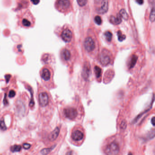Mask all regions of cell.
Wrapping results in <instances>:
<instances>
[{"label": "cell", "instance_id": "cell-9", "mask_svg": "<svg viewBox=\"0 0 155 155\" xmlns=\"http://www.w3.org/2000/svg\"><path fill=\"white\" fill-rule=\"evenodd\" d=\"M62 39L66 42H71L72 37V33L69 29L64 30L61 34Z\"/></svg>", "mask_w": 155, "mask_h": 155}, {"label": "cell", "instance_id": "cell-17", "mask_svg": "<svg viewBox=\"0 0 155 155\" xmlns=\"http://www.w3.org/2000/svg\"><path fill=\"white\" fill-rule=\"evenodd\" d=\"M56 145L53 146H51L50 148H44L42 150L40 151V153L42 155H46L49 153H50L51 151L53 150V149L55 148Z\"/></svg>", "mask_w": 155, "mask_h": 155}, {"label": "cell", "instance_id": "cell-33", "mask_svg": "<svg viewBox=\"0 0 155 155\" xmlns=\"http://www.w3.org/2000/svg\"><path fill=\"white\" fill-rule=\"evenodd\" d=\"M128 155H132V154H131V153H129V154H128Z\"/></svg>", "mask_w": 155, "mask_h": 155}, {"label": "cell", "instance_id": "cell-16", "mask_svg": "<svg viewBox=\"0 0 155 155\" xmlns=\"http://www.w3.org/2000/svg\"><path fill=\"white\" fill-rule=\"evenodd\" d=\"M137 57L136 55H133L131 58V60L130 61V64H129V67L130 68H132L134 67L135 64L137 63Z\"/></svg>", "mask_w": 155, "mask_h": 155}, {"label": "cell", "instance_id": "cell-4", "mask_svg": "<svg viewBox=\"0 0 155 155\" xmlns=\"http://www.w3.org/2000/svg\"><path fill=\"white\" fill-rule=\"evenodd\" d=\"M40 86V88H39V92L38 93V100L40 105L42 107H45L49 103V98L48 93L45 91H42V88Z\"/></svg>", "mask_w": 155, "mask_h": 155}, {"label": "cell", "instance_id": "cell-25", "mask_svg": "<svg viewBox=\"0 0 155 155\" xmlns=\"http://www.w3.org/2000/svg\"><path fill=\"white\" fill-rule=\"evenodd\" d=\"M94 20H95V22L97 25H100L102 23V19L99 16H96L94 19Z\"/></svg>", "mask_w": 155, "mask_h": 155}, {"label": "cell", "instance_id": "cell-24", "mask_svg": "<svg viewBox=\"0 0 155 155\" xmlns=\"http://www.w3.org/2000/svg\"><path fill=\"white\" fill-rule=\"evenodd\" d=\"M155 8L153 7L151 11V14L150 16V19L152 22H154L155 21Z\"/></svg>", "mask_w": 155, "mask_h": 155}, {"label": "cell", "instance_id": "cell-27", "mask_svg": "<svg viewBox=\"0 0 155 155\" xmlns=\"http://www.w3.org/2000/svg\"><path fill=\"white\" fill-rule=\"evenodd\" d=\"M16 95V92L14 90H11L9 92V94H8V96L10 98H13Z\"/></svg>", "mask_w": 155, "mask_h": 155}, {"label": "cell", "instance_id": "cell-6", "mask_svg": "<svg viewBox=\"0 0 155 155\" xmlns=\"http://www.w3.org/2000/svg\"><path fill=\"white\" fill-rule=\"evenodd\" d=\"M70 1L67 0H60L56 2V7L60 11H66L70 7Z\"/></svg>", "mask_w": 155, "mask_h": 155}, {"label": "cell", "instance_id": "cell-1", "mask_svg": "<svg viewBox=\"0 0 155 155\" xmlns=\"http://www.w3.org/2000/svg\"><path fill=\"white\" fill-rule=\"evenodd\" d=\"M18 19V25L24 28H33L35 25V18L30 10H27L22 12L19 15Z\"/></svg>", "mask_w": 155, "mask_h": 155}, {"label": "cell", "instance_id": "cell-7", "mask_svg": "<svg viewBox=\"0 0 155 155\" xmlns=\"http://www.w3.org/2000/svg\"><path fill=\"white\" fill-rule=\"evenodd\" d=\"M65 115L67 118L71 120H73L77 117L78 113L77 110L74 108H67L64 110Z\"/></svg>", "mask_w": 155, "mask_h": 155}, {"label": "cell", "instance_id": "cell-13", "mask_svg": "<svg viewBox=\"0 0 155 155\" xmlns=\"http://www.w3.org/2000/svg\"><path fill=\"white\" fill-rule=\"evenodd\" d=\"M91 71V67L90 65L88 63H86L85 65H84L83 67L82 75L83 78L85 79H88L89 77Z\"/></svg>", "mask_w": 155, "mask_h": 155}, {"label": "cell", "instance_id": "cell-3", "mask_svg": "<svg viewBox=\"0 0 155 155\" xmlns=\"http://www.w3.org/2000/svg\"><path fill=\"white\" fill-rule=\"evenodd\" d=\"M95 9L99 14H103L107 12L108 10V1L106 0L95 1Z\"/></svg>", "mask_w": 155, "mask_h": 155}, {"label": "cell", "instance_id": "cell-8", "mask_svg": "<svg viewBox=\"0 0 155 155\" xmlns=\"http://www.w3.org/2000/svg\"><path fill=\"white\" fill-rule=\"evenodd\" d=\"M84 46L87 51L88 52L92 51L95 48V42L93 39L91 37L86 38L84 42Z\"/></svg>", "mask_w": 155, "mask_h": 155}, {"label": "cell", "instance_id": "cell-11", "mask_svg": "<svg viewBox=\"0 0 155 155\" xmlns=\"http://www.w3.org/2000/svg\"><path fill=\"white\" fill-rule=\"evenodd\" d=\"M83 133L79 130L74 131L71 134V138L73 140L75 141H81L83 139Z\"/></svg>", "mask_w": 155, "mask_h": 155}, {"label": "cell", "instance_id": "cell-15", "mask_svg": "<svg viewBox=\"0 0 155 155\" xmlns=\"http://www.w3.org/2000/svg\"><path fill=\"white\" fill-rule=\"evenodd\" d=\"M61 57L65 61L69 60L71 57V53L68 50L64 49L61 52Z\"/></svg>", "mask_w": 155, "mask_h": 155}, {"label": "cell", "instance_id": "cell-10", "mask_svg": "<svg viewBox=\"0 0 155 155\" xmlns=\"http://www.w3.org/2000/svg\"><path fill=\"white\" fill-rule=\"evenodd\" d=\"M100 63L103 66H106L111 61L110 56L104 52L100 54Z\"/></svg>", "mask_w": 155, "mask_h": 155}, {"label": "cell", "instance_id": "cell-21", "mask_svg": "<svg viewBox=\"0 0 155 155\" xmlns=\"http://www.w3.org/2000/svg\"><path fill=\"white\" fill-rule=\"evenodd\" d=\"M95 71L96 78H99L102 75V69L98 66H96L95 67Z\"/></svg>", "mask_w": 155, "mask_h": 155}, {"label": "cell", "instance_id": "cell-12", "mask_svg": "<svg viewBox=\"0 0 155 155\" xmlns=\"http://www.w3.org/2000/svg\"><path fill=\"white\" fill-rule=\"evenodd\" d=\"M59 133H60V129L58 127H57L55 128L54 131H53L48 136V139L51 142H53L57 139V138L58 137L59 135Z\"/></svg>", "mask_w": 155, "mask_h": 155}, {"label": "cell", "instance_id": "cell-29", "mask_svg": "<svg viewBox=\"0 0 155 155\" xmlns=\"http://www.w3.org/2000/svg\"><path fill=\"white\" fill-rule=\"evenodd\" d=\"M31 145L29 143H24L23 144V148H24L25 149L28 150L30 148H31Z\"/></svg>", "mask_w": 155, "mask_h": 155}, {"label": "cell", "instance_id": "cell-14", "mask_svg": "<svg viewBox=\"0 0 155 155\" xmlns=\"http://www.w3.org/2000/svg\"><path fill=\"white\" fill-rule=\"evenodd\" d=\"M109 20L111 23L114 24V25H119L121 23V22H122V18H121L120 15L118 14L117 15L116 17L114 16H111L110 17Z\"/></svg>", "mask_w": 155, "mask_h": 155}, {"label": "cell", "instance_id": "cell-26", "mask_svg": "<svg viewBox=\"0 0 155 155\" xmlns=\"http://www.w3.org/2000/svg\"><path fill=\"white\" fill-rule=\"evenodd\" d=\"M77 2L79 6H81V7H83L86 5L88 1H86V0H79V1H77Z\"/></svg>", "mask_w": 155, "mask_h": 155}, {"label": "cell", "instance_id": "cell-20", "mask_svg": "<svg viewBox=\"0 0 155 155\" xmlns=\"http://www.w3.org/2000/svg\"><path fill=\"white\" fill-rule=\"evenodd\" d=\"M117 36H118V40L120 42H122L126 39V36L125 35L122 34V32L121 31L117 32Z\"/></svg>", "mask_w": 155, "mask_h": 155}, {"label": "cell", "instance_id": "cell-19", "mask_svg": "<svg viewBox=\"0 0 155 155\" xmlns=\"http://www.w3.org/2000/svg\"><path fill=\"white\" fill-rule=\"evenodd\" d=\"M21 149H22V146L20 145H15L13 146H11L10 148V150L12 152H20Z\"/></svg>", "mask_w": 155, "mask_h": 155}, {"label": "cell", "instance_id": "cell-5", "mask_svg": "<svg viewBox=\"0 0 155 155\" xmlns=\"http://www.w3.org/2000/svg\"><path fill=\"white\" fill-rule=\"evenodd\" d=\"M118 144L115 142H113L106 146L105 152L106 155H117L119 152Z\"/></svg>", "mask_w": 155, "mask_h": 155}, {"label": "cell", "instance_id": "cell-31", "mask_svg": "<svg viewBox=\"0 0 155 155\" xmlns=\"http://www.w3.org/2000/svg\"><path fill=\"white\" fill-rule=\"evenodd\" d=\"M152 121V125H153V126H154V125H155V119L154 117H153V118H152V121Z\"/></svg>", "mask_w": 155, "mask_h": 155}, {"label": "cell", "instance_id": "cell-18", "mask_svg": "<svg viewBox=\"0 0 155 155\" xmlns=\"http://www.w3.org/2000/svg\"><path fill=\"white\" fill-rule=\"evenodd\" d=\"M119 14L120 15L121 18H123L125 20H127L128 18V15L126 10L124 9H121L119 12Z\"/></svg>", "mask_w": 155, "mask_h": 155}, {"label": "cell", "instance_id": "cell-28", "mask_svg": "<svg viewBox=\"0 0 155 155\" xmlns=\"http://www.w3.org/2000/svg\"><path fill=\"white\" fill-rule=\"evenodd\" d=\"M127 122L125 121H123L121 122V129L125 130L127 127Z\"/></svg>", "mask_w": 155, "mask_h": 155}, {"label": "cell", "instance_id": "cell-23", "mask_svg": "<svg viewBox=\"0 0 155 155\" xmlns=\"http://www.w3.org/2000/svg\"><path fill=\"white\" fill-rule=\"evenodd\" d=\"M0 128L2 131H6L7 129V127L5 123L4 120L3 118L0 120Z\"/></svg>", "mask_w": 155, "mask_h": 155}, {"label": "cell", "instance_id": "cell-32", "mask_svg": "<svg viewBox=\"0 0 155 155\" xmlns=\"http://www.w3.org/2000/svg\"><path fill=\"white\" fill-rule=\"evenodd\" d=\"M72 155V152H68L67 153V155Z\"/></svg>", "mask_w": 155, "mask_h": 155}, {"label": "cell", "instance_id": "cell-22", "mask_svg": "<svg viewBox=\"0 0 155 155\" xmlns=\"http://www.w3.org/2000/svg\"><path fill=\"white\" fill-rule=\"evenodd\" d=\"M105 37H106V39L108 41V42H111L112 39V37H113V34L109 31L108 32H105Z\"/></svg>", "mask_w": 155, "mask_h": 155}, {"label": "cell", "instance_id": "cell-2", "mask_svg": "<svg viewBox=\"0 0 155 155\" xmlns=\"http://www.w3.org/2000/svg\"><path fill=\"white\" fill-rule=\"evenodd\" d=\"M40 75L42 82L45 86H47L48 83L51 81L52 77V73L50 68L47 66H44L40 69Z\"/></svg>", "mask_w": 155, "mask_h": 155}, {"label": "cell", "instance_id": "cell-30", "mask_svg": "<svg viewBox=\"0 0 155 155\" xmlns=\"http://www.w3.org/2000/svg\"><path fill=\"white\" fill-rule=\"evenodd\" d=\"M137 2L139 4L142 5L143 4V1H142V0H137Z\"/></svg>", "mask_w": 155, "mask_h": 155}]
</instances>
